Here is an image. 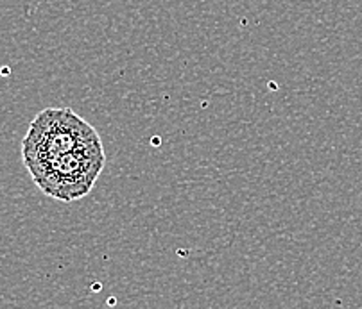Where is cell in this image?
<instances>
[{
	"mask_svg": "<svg viewBox=\"0 0 362 309\" xmlns=\"http://www.w3.org/2000/svg\"><path fill=\"white\" fill-rule=\"evenodd\" d=\"M100 140L97 131L69 107H47L36 115L22 142V159L29 174L83 145Z\"/></svg>",
	"mask_w": 362,
	"mask_h": 309,
	"instance_id": "6da1fadb",
	"label": "cell"
},
{
	"mask_svg": "<svg viewBox=\"0 0 362 309\" xmlns=\"http://www.w3.org/2000/svg\"><path fill=\"white\" fill-rule=\"evenodd\" d=\"M105 163V147L97 140L40 168L38 172L31 174V177L36 186L49 197L62 202H72L90 193Z\"/></svg>",
	"mask_w": 362,
	"mask_h": 309,
	"instance_id": "7a4b0ae2",
	"label": "cell"
}]
</instances>
